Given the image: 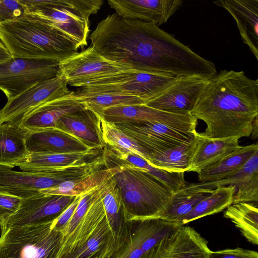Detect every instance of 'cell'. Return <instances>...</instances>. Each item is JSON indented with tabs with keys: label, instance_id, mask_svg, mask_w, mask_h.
<instances>
[{
	"label": "cell",
	"instance_id": "d6a6232c",
	"mask_svg": "<svg viewBox=\"0 0 258 258\" xmlns=\"http://www.w3.org/2000/svg\"><path fill=\"white\" fill-rule=\"evenodd\" d=\"M238 228L243 236L250 243L258 244L257 204L253 203L232 204L224 213Z\"/></svg>",
	"mask_w": 258,
	"mask_h": 258
},
{
	"label": "cell",
	"instance_id": "8fae6325",
	"mask_svg": "<svg viewBox=\"0 0 258 258\" xmlns=\"http://www.w3.org/2000/svg\"><path fill=\"white\" fill-rule=\"evenodd\" d=\"M59 69L58 76L68 85L79 88L112 74L135 71L105 59L92 46L60 61Z\"/></svg>",
	"mask_w": 258,
	"mask_h": 258
},
{
	"label": "cell",
	"instance_id": "ab89813d",
	"mask_svg": "<svg viewBox=\"0 0 258 258\" xmlns=\"http://www.w3.org/2000/svg\"><path fill=\"white\" fill-rule=\"evenodd\" d=\"M73 9L86 21L89 22L91 15L96 14L102 6V0H68Z\"/></svg>",
	"mask_w": 258,
	"mask_h": 258
},
{
	"label": "cell",
	"instance_id": "8992f818",
	"mask_svg": "<svg viewBox=\"0 0 258 258\" xmlns=\"http://www.w3.org/2000/svg\"><path fill=\"white\" fill-rule=\"evenodd\" d=\"M52 222L2 231L0 258H56L63 235Z\"/></svg>",
	"mask_w": 258,
	"mask_h": 258
},
{
	"label": "cell",
	"instance_id": "7bdbcfd3",
	"mask_svg": "<svg viewBox=\"0 0 258 258\" xmlns=\"http://www.w3.org/2000/svg\"><path fill=\"white\" fill-rule=\"evenodd\" d=\"M12 57L7 47L2 42H0V62L9 59Z\"/></svg>",
	"mask_w": 258,
	"mask_h": 258
},
{
	"label": "cell",
	"instance_id": "5bb4252c",
	"mask_svg": "<svg viewBox=\"0 0 258 258\" xmlns=\"http://www.w3.org/2000/svg\"><path fill=\"white\" fill-rule=\"evenodd\" d=\"M75 197L39 192L22 199L18 210L8 220L4 230L52 222Z\"/></svg>",
	"mask_w": 258,
	"mask_h": 258
},
{
	"label": "cell",
	"instance_id": "5b68a950",
	"mask_svg": "<svg viewBox=\"0 0 258 258\" xmlns=\"http://www.w3.org/2000/svg\"><path fill=\"white\" fill-rule=\"evenodd\" d=\"M103 165L100 157L92 160L44 171H18L0 166V190L24 199L81 177Z\"/></svg>",
	"mask_w": 258,
	"mask_h": 258
},
{
	"label": "cell",
	"instance_id": "f1b7e54d",
	"mask_svg": "<svg viewBox=\"0 0 258 258\" xmlns=\"http://www.w3.org/2000/svg\"><path fill=\"white\" fill-rule=\"evenodd\" d=\"M258 151L257 143L240 146L216 163L198 173L201 182L219 181L237 173Z\"/></svg>",
	"mask_w": 258,
	"mask_h": 258
},
{
	"label": "cell",
	"instance_id": "ac0fdd59",
	"mask_svg": "<svg viewBox=\"0 0 258 258\" xmlns=\"http://www.w3.org/2000/svg\"><path fill=\"white\" fill-rule=\"evenodd\" d=\"M26 145L29 153L81 152L95 149L77 137L55 127L27 131Z\"/></svg>",
	"mask_w": 258,
	"mask_h": 258
},
{
	"label": "cell",
	"instance_id": "44dd1931",
	"mask_svg": "<svg viewBox=\"0 0 258 258\" xmlns=\"http://www.w3.org/2000/svg\"><path fill=\"white\" fill-rule=\"evenodd\" d=\"M238 137L211 139L197 132L191 143L189 171L199 173L240 147Z\"/></svg>",
	"mask_w": 258,
	"mask_h": 258
},
{
	"label": "cell",
	"instance_id": "3957f363",
	"mask_svg": "<svg viewBox=\"0 0 258 258\" xmlns=\"http://www.w3.org/2000/svg\"><path fill=\"white\" fill-rule=\"evenodd\" d=\"M0 40L14 57L60 62L78 52L73 43L28 12L1 23Z\"/></svg>",
	"mask_w": 258,
	"mask_h": 258
},
{
	"label": "cell",
	"instance_id": "b9f144b4",
	"mask_svg": "<svg viewBox=\"0 0 258 258\" xmlns=\"http://www.w3.org/2000/svg\"><path fill=\"white\" fill-rule=\"evenodd\" d=\"M81 195L76 196L73 201L53 220L52 227L54 229L61 232L63 231L78 205Z\"/></svg>",
	"mask_w": 258,
	"mask_h": 258
},
{
	"label": "cell",
	"instance_id": "60d3db41",
	"mask_svg": "<svg viewBox=\"0 0 258 258\" xmlns=\"http://www.w3.org/2000/svg\"><path fill=\"white\" fill-rule=\"evenodd\" d=\"M208 258H258L257 251L237 247L218 251L211 250Z\"/></svg>",
	"mask_w": 258,
	"mask_h": 258
},
{
	"label": "cell",
	"instance_id": "52a82bcc",
	"mask_svg": "<svg viewBox=\"0 0 258 258\" xmlns=\"http://www.w3.org/2000/svg\"><path fill=\"white\" fill-rule=\"evenodd\" d=\"M176 78L158 74L126 71L92 81L79 90L135 96L146 102L159 95Z\"/></svg>",
	"mask_w": 258,
	"mask_h": 258
},
{
	"label": "cell",
	"instance_id": "9c48e42d",
	"mask_svg": "<svg viewBox=\"0 0 258 258\" xmlns=\"http://www.w3.org/2000/svg\"><path fill=\"white\" fill-rule=\"evenodd\" d=\"M59 61L12 57L0 62V90L7 99L32 85L58 76Z\"/></svg>",
	"mask_w": 258,
	"mask_h": 258
},
{
	"label": "cell",
	"instance_id": "836d02e7",
	"mask_svg": "<svg viewBox=\"0 0 258 258\" xmlns=\"http://www.w3.org/2000/svg\"><path fill=\"white\" fill-rule=\"evenodd\" d=\"M99 117L102 138L108 149L116 153L137 155L147 160L146 151L135 141L119 129L115 123L105 120L99 115Z\"/></svg>",
	"mask_w": 258,
	"mask_h": 258
},
{
	"label": "cell",
	"instance_id": "7c38bea8",
	"mask_svg": "<svg viewBox=\"0 0 258 258\" xmlns=\"http://www.w3.org/2000/svg\"><path fill=\"white\" fill-rule=\"evenodd\" d=\"M72 91L66 82L59 76L36 83L8 99L0 110V123L19 121L40 105L64 96Z\"/></svg>",
	"mask_w": 258,
	"mask_h": 258
},
{
	"label": "cell",
	"instance_id": "e575fe53",
	"mask_svg": "<svg viewBox=\"0 0 258 258\" xmlns=\"http://www.w3.org/2000/svg\"><path fill=\"white\" fill-rule=\"evenodd\" d=\"M191 143L182 144L152 155L147 161L154 167L170 172L189 171Z\"/></svg>",
	"mask_w": 258,
	"mask_h": 258
},
{
	"label": "cell",
	"instance_id": "1f68e13d",
	"mask_svg": "<svg viewBox=\"0 0 258 258\" xmlns=\"http://www.w3.org/2000/svg\"><path fill=\"white\" fill-rule=\"evenodd\" d=\"M234 186H218L207 198L199 202L188 213L177 222L183 225L196 219L221 212L233 203Z\"/></svg>",
	"mask_w": 258,
	"mask_h": 258
},
{
	"label": "cell",
	"instance_id": "f35d334b",
	"mask_svg": "<svg viewBox=\"0 0 258 258\" xmlns=\"http://www.w3.org/2000/svg\"><path fill=\"white\" fill-rule=\"evenodd\" d=\"M27 13L20 0L0 1V23L22 16Z\"/></svg>",
	"mask_w": 258,
	"mask_h": 258
},
{
	"label": "cell",
	"instance_id": "2e32d148",
	"mask_svg": "<svg viewBox=\"0 0 258 258\" xmlns=\"http://www.w3.org/2000/svg\"><path fill=\"white\" fill-rule=\"evenodd\" d=\"M208 241L194 228L183 225L169 233L140 258H208Z\"/></svg>",
	"mask_w": 258,
	"mask_h": 258
},
{
	"label": "cell",
	"instance_id": "4fadbf2b",
	"mask_svg": "<svg viewBox=\"0 0 258 258\" xmlns=\"http://www.w3.org/2000/svg\"><path fill=\"white\" fill-rule=\"evenodd\" d=\"M209 79L198 75L179 76L164 91L145 104L163 111L190 113Z\"/></svg>",
	"mask_w": 258,
	"mask_h": 258
},
{
	"label": "cell",
	"instance_id": "484cf974",
	"mask_svg": "<svg viewBox=\"0 0 258 258\" xmlns=\"http://www.w3.org/2000/svg\"><path fill=\"white\" fill-rule=\"evenodd\" d=\"M214 189L201 186L200 183L186 184L172 193L169 202L158 218L176 223L199 202L209 197Z\"/></svg>",
	"mask_w": 258,
	"mask_h": 258
},
{
	"label": "cell",
	"instance_id": "ffe728a7",
	"mask_svg": "<svg viewBox=\"0 0 258 258\" xmlns=\"http://www.w3.org/2000/svg\"><path fill=\"white\" fill-rule=\"evenodd\" d=\"M86 108L72 91L64 96L40 105L22 117L19 124L27 131L55 127L64 115Z\"/></svg>",
	"mask_w": 258,
	"mask_h": 258
},
{
	"label": "cell",
	"instance_id": "30bf717a",
	"mask_svg": "<svg viewBox=\"0 0 258 258\" xmlns=\"http://www.w3.org/2000/svg\"><path fill=\"white\" fill-rule=\"evenodd\" d=\"M115 124L146 151L148 159L152 155L180 144L191 143L197 132L175 128L156 121L121 122Z\"/></svg>",
	"mask_w": 258,
	"mask_h": 258
},
{
	"label": "cell",
	"instance_id": "277c9868",
	"mask_svg": "<svg viewBox=\"0 0 258 258\" xmlns=\"http://www.w3.org/2000/svg\"><path fill=\"white\" fill-rule=\"evenodd\" d=\"M114 175L119 189L125 219L133 222L158 218L166 208L172 192L143 169L119 164Z\"/></svg>",
	"mask_w": 258,
	"mask_h": 258
},
{
	"label": "cell",
	"instance_id": "8d00e7d4",
	"mask_svg": "<svg viewBox=\"0 0 258 258\" xmlns=\"http://www.w3.org/2000/svg\"><path fill=\"white\" fill-rule=\"evenodd\" d=\"M98 195V187L83 194L78 205L68 224L62 232L63 237L69 235L75 228L82 218L89 206Z\"/></svg>",
	"mask_w": 258,
	"mask_h": 258
},
{
	"label": "cell",
	"instance_id": "603a6c76",
	"mask_svg": "<svg viewBox=\"0 0 258 258\" xmlns=\"http://www.w3.org/2000/svg\"><path fill=\"white\" fill-rule=\"evenodd\" d=\"M201 186L214 189L218 186H234L235 189L232 204L258 202V151L235 174L227 178L200 182Z\"/></svg>",
	"mask_w": 258,
	"mask_h": 258
},
{
	"label": "cell",
	"instance_id": "cb8c5ba5",
	"mask_svg": "<svg viewBox=\"0 0 258 258\" xmlns=\"http://www.w3.org/2000/svg\"><path fill=\"white\" fill-rule=\"evenodd\" d=\"M55 128L70 133L95 149H102L105 144L100 128L99 115L86 108L61 117Z\"/></svg>",
	"mask_w": 258,
	"mask_h": 258
},
{
	"label": "cell",
	"instance_id": "9a60e30c",
	"mask_svg": "<svg viewBox=\"0 0 258 258\" xmlns=\"http://www.w3.org/2000/svg\"><path fill=\"white\" fill-rule=\"evenodd\" d=\"M114 123L156 121L175 128L195 132L198 119L190 113L180 114L159 110L145 104L105 109L98 113Z\"/></svg>",
	"mask_w": 258,
	"mask_h": 258
},
{
	"label": "cell",
	"instance_id": "ee69618b",
	"mask_svg": "<svg viewBox=\"0 0 258 258\" xmlns=\"http://www.w3.org/2000/svg\"><path fill=\"white\" fill-rule=\"evenodd\" d=\"M257 123L258 122H257V117L254 119V120L253 122V124H252V133H251V135L252 136V138L253 139H256L257 138V135H258Z\"/></svg>",
	"mask_w": 258,
	"mask_h": 258
},
{
	"label": "cell",
	"instance_id": "7a4b0ae2",
	"mask_svg": "<svg viewBox=\"0 0 258 258\" xmlns=\"http://www.w3.org/2000/svg\"><path fill=\"white\" fill-rule=\"evenodd\" d=\"M190 114L206 124L204 137H248L258 115V80L223 70L209 79Z\"/></svg>",
	"mask_w": 258,
	"mask_h": 258
},
{
	"label": "cell",
	"instance_id": "f546056e",
	"mask_svg": "<svg viewBox=\"0 0 258 258\" xmlns=\"http://www.w3.org/2000/svg\"><path fill=\"white\" fill-rule=\"evenodd\" d=\"M119 169L118 165L101 168L77 178L63 182L54 187L42 190L40 192L74 197L80 196L99 186L113 177Z\"/></svg>",
	"mask_w": 258,
	"mask_h": 258
},
{
	"label": "cell",
	"instance_id": "ba28073f",
	"mask_svg": "<svg viewBox=\"0 0 258 258\" xmlns=\"http://www.w3.org/2000/svg\"><path fill=\"white\" fill-rule=\"evenodd\" d=\"M27 12L34 14L59 34L73 43L78 49L88 45L89 22L68 0H20Z\"/></svg>",
	"mask_w": 258,
	"mask_h": 258
},
{
	"label": "cell",
	"instance_id": "d6986e66",
	"mask_svg": "<svg viewBox=\"0 0 258 258\" xmlns=\"http://www.w3.org/2000/svg\"><path fill=\"white\" fill-rule=\"evenodd\" d=\"M106 217L98 192L74 230L62 237L56 258H70L78 252L94 235Z\"/></svg>",
	"mask_w": 258,
	"mask_h": 258
},
{
	"label": "cell",
	"instance_id": "4316f807",
	"mask_svg": "<svg viewBox=\"0 0 258 258\" xmlns=\"http://www.w3.org/2000/svg\"><path fill=\"white\" fill-rule=\"evenodd\" d=\"M101 198L110 224L121 245L125 242L130 230V222L125 218L121 194L113 177L98 186Z\"/></svg>",
	"mask_w": 258,
	"mask_h": 258
},
{
	"label": "cell",
	"instance_id": "6da1fadb",
	"mask_svg": "<svg viewBox=\"0 0 258 258\" xmlns=\"http://www.w3.org/2000/svg\"><path fill=\"white\" fill-rule=\"evenodd\" d=\"M89 39L101 56L137 71L177 78L189 75L196 61L194 51L155 24L116 13L98 23Z\"/></svg>",
	"mask_w": 258,
	"mask_h": 258
},
{
	"label": "cell",
	"instance_id": "f6af8a7d",
	"mask_svg": "<svg viewBox=\"0 0 258 258\" xmlns=\"http://www.w3.org/2000/svg\"></svg>",
	"mask_w": 258,
	"mask_h": 258
},
{
	"label": "cell",
	"instance_id": "e0dca14e",
	"mask_svg": "<svg viewBox=\"0 0 258 258\" xmlns=\"http://www.w3.org/2000/svg\"><path fill=\"white\" fill-rule=\"evenodd\" d=\"M119 16L152 23L158 27L165 23L182 6V0H108Z\"/></svg>",
	"mask_w": 258,
	"mask_h": 258
},
{
	"label": "cell",
	"instance_id": "83f0119b",
	"mask_svg": "<svg viewBox=\"0 0 258 258\" xmlns=\"http://www.w3.org/2000/svg\"><path fill=\"white\" fill-rule=\"evenodd\" d=\"M98 149L81 152L29 153L26 160L18 165L23 171H44L79 164L96 156ZM90 161V160H89Z\"/></svg>",
	"mask_w": 258,
	"mask_h": 258
},
{
	"label": "cell",
	"instance_id": "7402d4cb",
	"mask_svg": "<svg viewBox=\"0 0 258 258\" xmlns=\"http://www.w3.org/2000/svg\"><path fill=\"white\" fill-rule=\"evenodd\" d=\"M213 4L225 9L235 20L243 43L258 60V0H218Z\"/></svg>",
	"mask_w": 258,
	"mask_h": 258
},
{
	"label": "cell",
	"instance_id": "4dcf8cb0",
	"mask_svg": "<svg viewBox=\"0 0 258 258\" xmlns=\"http://www.w3.org/2000/svg\"><path fill=\"white\" fill-rule=\"evenodd\" d=\"M105 149L104 153L107 158L115 160L118 163H126L143 169L144 171L159 180L172 192L186 184L184 172L167 171L151 166L145 159L140 156L128 153H116L109 149Z\"/></svg>",
	"mask_w": 258,
	"mask_h": 258
},
{
	"label": "cell",
	"instance_id": "d590c367",
	"mask_svg": "<svg viewBox=\"0 0 258 258\" xmlns=\"http://www.w3.org/2000/svg\"><path fill=\"white\" fill-rule=\"evenodd\" d=\"M76 97L87 108L96 113L114 107L145 104L143 99L135 96L104 93L87 92L80 90L75 92Z\"/></svg>",
	"mask_w": 258,
	"mask_h": 258
},
{
	"label": "cell",
	"instance_id": "74e56055",
	"mask_svg": "<svg viewBox=\"0 0 258 258\" xmlns=\"http://www.w3.org/2000/svg\"><path fill=\"white\" fill-rule=\"evenodd\" d=\"M22 198L0 190V229L4 230L6 224L18 210Z\"/></svg>",
	"mask_w": 258,
	"mask_h": 258
},
{
	"label": "cell",
	"instance_id": "d4e9b609",
	"mask_svg": "<svg viewBox=\"0 0 258 258\" xmlns=\"http://www.w3.org/2000/svg\"><path fill=\"white\" fill-rule=\"evenodd\" d=\"M27 133L19 121L0 123V166L12 168L26 160Z\"/></svg>",
	"mask_w": 258,
	"mask_h": 258
}]
</instances>
